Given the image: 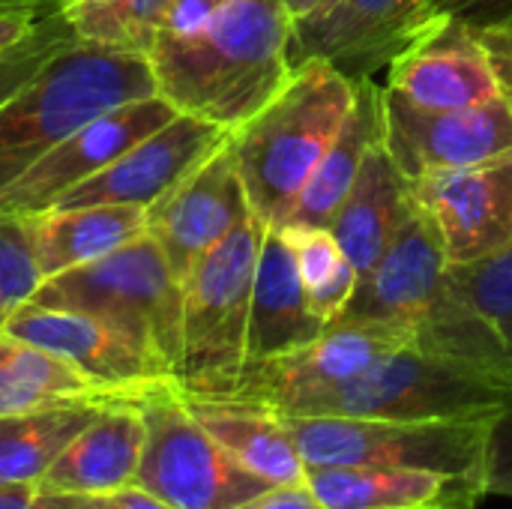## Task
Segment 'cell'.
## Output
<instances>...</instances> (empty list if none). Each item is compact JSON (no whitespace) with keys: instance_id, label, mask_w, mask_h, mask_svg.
<instances>
[{"instance_id":"6da1fadb","label":"cell","mask_w":512,"mask_h":509,"mask_svg":"<svg viewBox=\"0 0 512 509\" xmlns=\"http://www.w3.org/2000/svg\"><path fill=\"white\" fill-rule=\"evenodd\" d=\"M282 0H171L147 54L156 93L225 132L252 120L291 78Z\"/></svg>"},{"instance_id":"7a4b0ae2","label":"cell","mask_w":512,"mask_h":509,"mask_svg":"<svg viewBox=\"0 0 512 509\" xmlns=\"http://www.w3.org/2000/svg\"><path fill=\"white\" fill-rule=\"evenodd\" d=\"M447 267L438 234L414 201V213L387 252L360 276L336 321L399 330L411 348L471 366L512 387L510 348L456 288Z\"/></svg>"},{"instance_id":"3957f363","label":"cell","mask_w":512,"mask_h":509,"mask_svg":"<svg viewBox=\"0 0 512 509\" xmlns=\"http://www.w3.org/2000/svg\"><path fill=\"white\" fill-rule=\"evenodd\" d=\"M357 96V81L327 60L291 69L288 84L228 135L252 213L279 228L315 165L333 144Z\"/></svg>"},{"instance_id":"277c9868","label":"cell","mask_w":512,"mask_h":509,"mask_svg":"<svg viewBox=\"0 0 512 509\" xmlns=\"http://www.w3.org/2000/svg\"><path fill=\"white\" fill-rule=\"evenodd\" d=\"M147 96H156L147 57L75 39L0 105V192L90 117Z\"/></svg>"},{"instance_id":"5b68a950","label":"cell","mask_w":512,"mask_h":509,"mask_svg":"<svg viewBox=\"0 0 512 509\" xmlns=\"http://www.w3.org/2000/svg\"><path fill=\"white\" fill-rule=\"evenodd\" d=\"M264 231L267 225L249 216L183 279V351L177 369L183 396L228 399L243 378Z\"/></svg>"},{"instance_id":"8992f818","label":"cell","mask_w":512,"mask_h":509,"mask_svg":"<svg viewBox=\"0 0 512 509\" xmlns=\"http://www.w3.org/2000/svg\"><path fill=\"white\" fill-rule=\"evenodd\" d=\"M39 306L96 315L150 351L177 381L183 351V282L171 273L150 234L126 243L102 261L45 279Z\"/></svg>"},{"instance_id":"52a82bcc","label":"cell","mask_w":512,"mask_h":509,"mask_svg":"<svg viewBox=\"0 0 512 509\" xmlns=\"http://www.w3.org/2000/svg\"><path fill=\"white\" fill-rule=\"evenodd\" d=\"M512 405V387L471 366L399 348L357 378L297 402L294 417L372 420H471ZM279 414V411H276Z\"/></svg>"},{"instance_id":"ba28073f","label":"cell","mask_w":512,"mask_h":509,"mask_svg":"<svg viewBox=\"0 0 512 509\" xmlns=\"http://www.w3.org/2000/svg\"><path fill=\"white\" fill-rule=\"evenodd\" d=\"M279 417L306 468H423L483 477L486 441L498 414L471 420Z\"/></svg>"},{"instance_id":"9c48e42d","label":"cell","mask_w":512,"mask_h":509,"mask_svg":"<svg viewBox=\"0 0 512 509\" xmlns=\"http://www.w3.org/2000/svg\"><path fill=\"white\" fill-rule=\"evenodd\" d=\"M138 408L144 417L138 489L174 509H237L270 489L195 420L177 384L153 387Z\"/></svg>"},{"instance_id":"30bf717a","label":"cell","mask_w":512,"mask_h":509,"mask_svg":"<svg viewBox=\"0 0 512 509\" xmlns=\"http://www.w3.org/2000/svg\"><path fill=\"white\" fill-rule=\"evenodd\" d=\"M384 147L414 183L512 153V105L501 96L465 108H426L384 87Z\"/></svg>"},{"instance_id":"8fae6325","label":"cell","mask_w":512,"mask_h":509,"mask_svg":"<svg viewBox=\"0 0 512 509\" xmlns=\"http://www.w3.org/2000/svg\"><path fill=\"white\" fill-rule=\"evenodd\" d=\"M435 18L432 0H321L291 21V69L327 60L351 81L372 78Z\"/></svg>"},{"instance_id":"7c38bea8","label":"cell","mask_w":512,"mask_h":509,"mask_svg":"<svg viewBox=\"0 0 512 509\" xmlns=\"http://www.w3.org/2000/svg\"><path fill=\"white\" fill-rule=\"evenodd\" d=\"M387 90L426 108H465L504 96L492 27L438 15L387 66Z\"/></svg>"},{"instance_id":"4fadbf2b","label":"cell","mask_w":512,"mask_h":509,"mask_svg":"<svg viewBox=\"0 0 512 509\" xmlns=\"http://www.w3.org/2000/svg\"><path fill=\"white\" fill-rule=\"evenodd\" d=\"M174 117L177 108L159 93L114 105L90 117L63 141H57L27 174H21L12 186L0 192V213L27 216L54 207L66 192L96 177L129 147H135Z\"/></svg>"},{"instance_id":"5bb4252c","label":"cell","mask_w":512,"mask_h":509,"mask_svg":"<svg viewBox=\"0 0 512 509\" xmlns=\"http://www.w3.org/2000/svg\"><path fill=\"white\" fill-rule=\"evenodd\" d=\"M411 348L408 336L381 324H330L315 342L282 357L246 363L234 399H249L288 414L297 402L333 390L381 357Z\"/></svg>"},{"instance_id":"9a60e30c","label":"cell","mask_w":512,"mask_h":509,"mask_svg":"<svg viewBox=\"0 0 512 509\" xmlns=\"http://www.w3.org/2000/svg\"><path fill=\"white\" fill-rule=\"evenodd\" d=\"M6 333L69 360L90 381L123 399H141L159 384H177L174 375L135 339L108 321L39 303H24L6 324Z\"/></svg>"},{"instance_id":"2e32d148","label":"cell","mask_w":512,"mask_h":509,"mask_svg":"<svg viewBox=\"0 0 512 509\" xmlns=\"http://www.w3.org/2000/svg\"><path fill=\"white\" fill-rule=\"evenodd\" d=\"M450 267L483 261L512 243V153L411 183Z\"/></svg>"},{"instance_id":"e0dca14e","label":"cell","mask_w":512,"mask_h":509,"mask_svg":"<svg viewBox=\"0 0 512 509\" xmlns=\"http://www.w3.org/2000/svg\"><path fill=\"white\" fill-rule=\"evenodd\" d=\"M228 135L231 132L216 123L177 114L144 141L129 147L96 177L66 192L54 207L132 204L150 210L168 198L189 174H195L228 141Z\"/></svg>"},{"instance_id":"ac0fdd59","label":"cell","mask_w":512,"mask_h":509,"mask_svg":"<svg viewBox=\"0 0 512 509\" xmlns=\"http://www.w3.org/2000/svg\"><path fill=\"white\" fill-rule=\"evenodd\" d=\"M252 213L228 141L168 198L147 210V234L159 243L171 273L183 282L192 267Z\"/></svg>"},{"instance_id":"d6986e66","label":"cell","mask_w":512,"mask_h":509,"mask_svg":"<svg viewBox=\"0 0 512 509\" xmlns=\"http://www.w3.org/2000/svg\"><path fill=\"white\" fill-rule=\"evenodd\" d=\"M144 450L138 399H123L96 414L39 477V495H114L135 486Z\"/></svg>"},{"instance_id":"ffe728a7","label":"cell","mask_w":512,"mask_h":509,"mask_svg":"<svg viewBox=\"0 0 512 509\" xmlns=\"http://www.w3.org/2000/svg\"><path fill=\"white\" fill-rule=\"evenodd\" d=\"M306 486L327 509H477L483 477L423 468H309Z\"/></svg>"},{"instance_id":"44dd1931","label":"cell","mask_w":512,"mask_h":509,"mask_svg":"<svg viewBox=\"0 0 512 509\" xmlns=\"http://www.w3.org/2000/svg\"><path fill=\"white\" fill-rule=\"evenodd\" d=\"M330 324L309 306L306 288L297 273L294 252L279 228H267L258 252L246 363L270 360L306 348Z\"/></svg>"},{"instance_id":"7402d4cb","label":"cell","mask_w":512,"mask_h":509,"mask_svg":"<svg viewBox=\"0 0 512 509\" xmlns=\"http://www.w3.org/2000/svg\"><path fill=\"white\" fill-rule=\"evenodd\" d=\"M414 213L411 180L399 171L384 147V138L366 153L357 180L339 204L330 234L339 240L357 273L363 276L402 231Z\"/></svg>"},{"instance_id":"603a6c76","label":"cell","mask_w":512,"mask_h":509,"mask_svg":"<svg viewBox=\"0 0 512 509\" xmlns=\"http://www.w3.org/2000/svg\"><path fill=\"white\" fill-rule=\"evenodd\" d=\"M24 219L42 282L102 261L147 234V210L132 204L48 207Z\"/></svg>"},{"instance_id":"cb8c5ba5","label":"cell","mask_w":512,"mask_h":509,"mask_svg":"<svg viewBox=\"0 0 512 509\" xmlns=\"http://www.w3.org/2000/svg\"><path fill=\"white\" fill-rule=\"evenodd\" d=\"M384 138V87L372 78L357 81L354 105L333 144L306 180L297 204L279 228H330L339 204L360 174L366 153Z\"/></svg>"},{"instance_id":"d4e9b609","label":"cell","mask_w":512,"mask_h":509,"mask_svg":"<svg viewBox=\"0 0 512 509\" xmlns=\"http://www.w3.org/2000/svg\"><path fill=\"white\" fill-rule=\"evenodd\" d=\"M195 420L255 477L270 486L306 483V462L285 420L249 399H198L183 396Z\"/></svg>"},{"instance_id":"484cf974","label":"cell","mask_w":512,"mask_h":509,"mask_svg":"<svg viewBox=\"0 0 512 509\" xmlns=\"http://www.w3.org/2000/svg\"><path fill=\"white\" fill-rule=\"evenodd\" d=\"M111 402L123 396L108 393L54 351L0 330V417Z\"/></svg>"},{"instance_id":"4316f807","label":"cell","mask_w":512,"mask_h":509,"mask_svg":"<svg viewBox=\"0 0 512 509\" xmlns=\"http://www.w3.org/2000/svg\"><path fill=\"white\" fill-rule=\"evenodd\" d=\"M114 405V402H111ZM108 405H69L36 414L0 417V486L39 483L69 441Z\"/></svg>"},{"instance_id":"83f0119b","label":"cell","mask_w":512,"mask_h":509,"mask_svg":"<svg viewBox=\"0 0 512 509\" xmlns=\"http://www.w3.org/2000/svg\"><path fill=\"white\" fill-rule=\"evenodd\" d=\"M294 252L300 282L318 318L333 324L357 291L360 273L330 228H279Z\"/></svg>"},{"instance_id":"f1b7e54d","label":"cell","mask_w":512,"mask_h":509,"mask_svg":"<svg viewBox=\"0 0 512 509\" xmlns=\"http://www.w3.org/2000/svg\"><path fill=\"white\" fill-rule=\"evenodd\" d=\"M447 273L512 354V243L483 261L447 267Z\"/></svg>"},{"instance_id":"f546056e","label":"cell","mask_w":512,"mask_h":509,"mask_svg":"<svg viewBox=\"0 0 512 509\" xmlns=\"http://www.w3.org/2000/svg\"><path fill=\"white\" fill-rule=\"evenodd\" d=\"M42 285L24 216L0 213V330Z\"/></svg>"},{"instance_id":"4dcf8cb0","label":"cell","mask_w":512,"mask_h":509,"mask_svg":"<svg viewBox=\"0 0 512 509\" xmlns=\"http://www.w3.org/2000/svg\"><path fill=\"white\" fill-rule=\"evenodd\" d=\"M75 39L78 36L63 18V12H54L36 27L33 36L3 51L0 54V105H6L15 93H21L33 78H39V72Z\"/></svg>"},{"instance_id":"1f68e13d","label":"cell","mask_w":512,"mask_h":509,"mask_svg":"<svg viewBox=\"0 0 512 509\" xmlns=\"http://www.w3.org/2000/svg\"><path fill=\"white\" fill-rule=\"evenodd\" d=\"M126 6L129 0H69L60 12L81 42H96L111 48L117 21Z\"/></svg>"},{"instance_id":"d6a6232c","label":"cell","mask_w":512,"mask_h":509,"mask_svg":"<svg viewBox=\"0 0 512 509\" xmlns=\"http://www.w3.org/2000/svg\"><path fill=\"white\" fill-rule=\"evenodd\" d=\"M483 480L489 495L512 498V405L492 420L486 441Z\"/></svg>"},{"instance_id":"836d02e7","label":"cell","mask_w":512,"mask_h":509,"mask_svg":"<svg viewBox=\"0 0 512 509\" xmlns=\"http://www.w3.org/2000/svg\"><path fill=\"white\" fill-rule=\"evenodd\" d=\"M435 15H456L477 27H498L512 21V0H432Z\"/></svg>"},{"instance_id":"e575fe53","label":"cell","mask_w":512,"mask_h":509,"mask_svg":"<svg viewBox=\"0 0 512 509\" xmlns=\"http://www.w3.org/2000/svg\"><path fill=\"white\" fill-rule=\"evenodd\" d=\"M237 509H327L321 498L306 483H288V486H270L261 495L249 498Z\"/></svg>"},{"instance_id":"d590c367","label":"cell","mask_w":512,"mask_h":509,"mask_svg":"<svg viewBox=\"0 0 512 509\" xmlns=\"http://www.w3.org/2000/svg\"><path fill=\"white\" fill-rule=\"evenodd\" d=\"M45 18L48 15H39L33 9H0V54L33 36Z\"/></svg>"},{"instance_id":"8d00e7d4","label":"cell","mask_w":512,"mask_h":509,"mask_svg":"<svg viewBox=\"0 0 512 509\" xmlns=\"http://www.w3.org/2000/svg\"><path fill=\"white\" fill-rule=\"evenodd\" d=\"M36 509H111L108 495H39Z\"/></svg>"},{"instance_id":"74e56055","label":"cell","mask_w":512,"mask_h":509,"mask_svg":"<svg viewBox=\"0 0 512 509\" xmlns=\"http://www.w3.org/2000/svg\"><path fill=\"white\" fill-rule=\"evenodd\" d=\"M108 504L111 509H174L171 504H165L162 498L138 489V486H129V489H120L114 495H108Z\"/></svg>"},{"instance_id":"f35d334b","label":"cell","mask_w":512,"mask_h":509,"mask_svg":"<svg viewBox=\"0 0 512 509\" xmlns=\"http://www.w3.org/2000/svg\"><path fill=\"white\" fill-rule=\"evenodd\" d=\"M495 45H498V57L504 69V99L512 105V21L495 27Z\"/></svg>"},{"instance_id":"ab89813d","label":"cell","mask_w":512,"mask_h":509,"mask_svg":"<svg viewBox=\"0 0 512 509\" xmlns=\"http://www.w3.org/2000/svg\"><path fill=\"white\" fill-rule=\"evenodd\" d=\"M0 509H36V486L33 483H3L0 486Z\"/></svg>"},{"instance_id":"60d3db41","label":"cell","mask_w":512,"mask_h":509,"mask_svg":"<svg viewBox=\"0 0 512 509\" xmlns=\"http://www.w3.org/2000/svg\"><path fill=\"white\" fill-rule=\"evenodd\" d=\"M69 0H0V9H33L39 15H54Z\"/></svg>"},{"instance_id":"b9f144b4","label":"cell","mask_w":512,"mask_h":509,"mask_svg":"<svg viewBox=\"0 0 512 509\" xmlns=\"http://www.w3.org/2000/svg\"><path fill=\"white\" fill-rule=\"evenodd\" d=\"M282 3H285V9H288L291 18H300V15H306V12H312L321 0H282Z\"/></svg>"}]
</instances>
